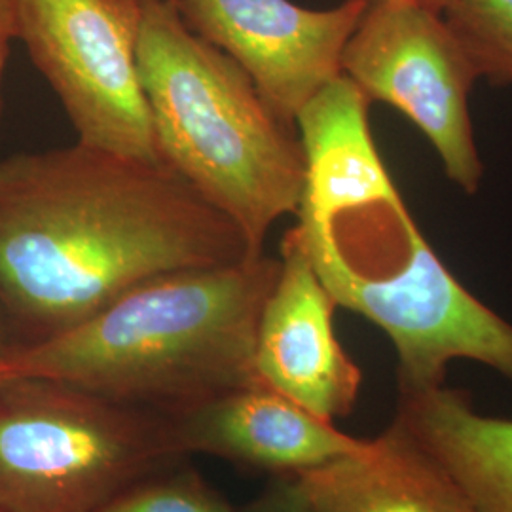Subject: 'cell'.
Here are the masks:
<instances>
[{
	"label": "cell",
	"instance_id": "obj_1",
	"mask_svg": "<svg viewBox=\"0 0 512 512\" xmlns=\"http://www.w3.org/2000/svg\"><path fill=\"white\" fill-rule=\"evenodd\" d=\"M253 255L162 162L78 141L0 158V315L18 344L73 329L152 277Z\"/></svg>",
	"mask_w": 512,
	"mask_h": 512
},
{
	"label": "cell",
	"instance_id": "obj_2",
	"mask_svg": "<svg viewBox=\"0 0 512 512\" xmlns=\"http://www.w3.org/2000/svg\"><path fill=\"white\" fill-rule=\"evenodd\" d=\"M370 101L332 80L296 118L306 181L296 232L334 302L384 330L399 389L444 384L469 359L512 382V325L469 293L423 238L372 137Z\"/></svg>",
	"mask_w": 512,
	"mask_h": 512
},
{
	"label": "cell",
	"instance_id": "obj_3",
	"mask_svg": "<svg viewBox=\"0 0 512 512\" xmlns=\"http://www.w3.org/2000/svg\"><path fill=\"white\" fill-rule=\"evenodd\" d=\"M279 258L152 277L73 329L16 344L4 380H50L175 416L260 382L256 327Z\"/></svg>",
	"mask_w": 512,
	"mask_h": 512
},
{
	"label": "cell",
	"instance_id": "obj_4",
	"mask_svg": "<svg viewBox=\"0 0 512 512\" xmlns=\"http://www.w3.org/2000/svg\"><path fill=\"white\" fill-rule=\"evenodd\" d=\"M137 65L162 164L264 253L270 228L296 215L306 160L234 59L198 37L175 0H143Z\"/></svg>",
	"mask_w": 512,
	"mask_h": 512
},
{
	"label": "cell",
	"instance_id": "obj_5",
	"mask_svg": "<svg viewBox=\"0 0 512 512\" xmlns=\"http://www.w3.org/2000/svg\"><path fill=\"white\" fill-rule=\"evenodd\" d=\"M183 458L171 416L50 380L0 382V511L97 512Z\"/></svg>",
	"mask_w": 512,
	"mask_h": 512
},
{
	"label": "cell",
	"instance_id": "obj_6",
	"mask_svg": "<svg viewBox=\"0 0 512 512\" xmlns=\"http://www.w3.org/2000/svg\"><path fill=\"white\" fill-rule=\"evenodd\" d=\"M16 40L54 90L76 141L160 162L137 44L143 0H8Z\"/></svg>",
	"mask_w": 512,
	"mask_h": 512
},
{
	"label": "cell",
	"instance_id": "obj_7",
	"mask_svg": "<svg viewBox=\"0 0 512 512\" xmlns=\"http://www.w3.org/2000/svg\"><path fill=\"white\" fill-rule=\"evenodd\" d=\"M342 74L368 101L412 120L461 190H478L484 167L469 112L478 74L440 12L418 0H370L342 55Z\"/></svg>",
	"mask_w": 512,
	"mask_h": 512
},
{
	"label": "cell",
	"instance_id": "obj_8",
	"mask_svg": "<svg viewBox=\"0 0 512 512\" xmlns=\"http://www.w3.org/2000/svg\"><path fill=\"white\" fill-rule=\"evenodd\" d=\"M370 0L313 10L293 0H175L184 23L234 59L283 122L342 76V55Z\"/></svg>",
	"mask_w": 512,
	"mask_h": 512
},
{
	"label": "cell",
	"instance_id": "obj_9",
	"mask_svg": "<svg viewBox=\"0 0 512 512\" xmlns=\"http://www.w3.org/2000/svg\"><path fill=\"white\" fill-rule=\"evenodd\" d=\"M336 308L291 228L281 241L279 272L256 327V376L329 421L348 416L363 382L361 368L336 338Z\"/></svg>",
	"mask_w": 512,
	"mask_h": 512
},
{
	"label": "cell",
	"instance_id": "obj_10",
	"mask_svg": "<svg viewBox=\"0 0 512 512\" xmlns=\"http://www.w3.org/2000/svg\"><path fill=\"white\" fill-rule=\"evenodd\" d=\"M184 456L203 454L272 475H300L336 459L365 454L355 439L308 408L256 382L171 416Z\"/></svg>",
	"mask_w": 512,
	"mask_h": 512
},
{
	"label": "cell",
	"instance_id": "obj_11",
	"mask_svg": "<svg viewBox=\"0 0 512 512\" xmlns=\"http://www.w3.org/2000/svg\"><path fill=\"white\" fill-rule=\"evenodd\" d=\"M311 512H475L458 484L393 421L365 454L298 475Z\"/></svg>",
	"mask_w": 512,
	"mask_h": 512
},
{
	"label": "cell",
	"instance_id": "obj_12",
	"mask_svg": "<svg viewBox=\"0 0 512 512\" xmlns=\"http://www.w3.org/2000/svg\"><path fill=\"white\" fill-rule=\"evenodd\" d=\"M395 421L439 463L475 512H512V420L478 414L444 384L399 389Z\"/></svg>",
	"mask_w": 512,
	"mask_h": 512
},
{
	"label": "cell",
	"instance_id": "obj_13",
	"mask_svg": "<svg viewBox=\"0 0 512 512\" xmlns=\"http://www.w3.org/2000/svg\"><path fill=\"white\" fill-rule=\"evenodd\" d=\"M442 16L478 78L512 84V0H454Z\"/></svg>",
	"mask_w": 512,
	"mask_h": 512
},
{
	"label": "cell",
	"instance_id": "obj_14",
	"mask_svg": "<svg viewBox=\"0 0 512 512\" xmlns=\"http://www.w3.org/2000/svg\"><path fill=\"white\" fill-rule=\"evenodd\" d=\"M177 467L135 482L97 512H238L196 471Z\"/></svg>",
	"mask_w": 512,
	"mask_h": 512
},
{
	"label": "cell",
	"instance_id": "obj_15",
	"mask_svg": "<svg viewBox=\"0 0 512 512\" xmlns=\"http://www.w3.org/2000/svg\"><path fill=\"white\" fill-rule=\"evenodd\" d=\"M238 512H311L298 475H272L270 484Z\"/></svg>",
	"mask_w": 512,
	"mask_h": 512
},
{
	"label": "cell",
	"instance_id": "obj_16",
	"mask_svg": "<svg viewBox=\"0 0 512 512\" xmlns=\"http://www.w3.org/2000/svg\"><path fill=\"white\" fill-rule=\"evenodd\" d=\"M16 40L14 31V18L10 10L8 0H0V116H2V84H4V73L10 59V48Z\"/></svg>",
	"mask_w": 512,
	"mask_h": 512
},
{
	"label": "cell",
	"instance_id": "obj_17",
	"mask_svg": "<svg viewBox=\"0 0 512 512\" xmlns=\"http://www.w3.org/2000/svg\"><path fill=\"white\" fill-rule=\"evenodd\" d=\"M14 344H16V342H14V336H12V332L8 329V325H6L4 317L0 315V366L4 363V359H6L8 351L12 349Z\"/></svg>",
	"mask_w": 512,
	"mask_h": 512
},
{
	"label": "cell",
	"instance_id": "obj_18",
	"mask_svg": "<svg viewBox=\"0 0 512 512\" xmlns=\"http://www.w3.org/2000/svg\"><path fill=\"white\" fill-rule=\"evenodd\" d=\"M421 4H425V6H429L431 10H435V12H440V14H444V10L454 2V0H418Z\"/></svg>",
	"mask_w": 512,
	"mask_h": 512
},
{
	"label": "cell",
	"instance_id": "obj_19",
	"mask_svg": "<svg viewBox=\"0 0 512 512\" xmlns=\"http://www.w3.org/2000/svg\"><path fill=\"white\" fill-rule=\"evenodd\" d=\"M0 512H4V511H0Z\"/></svg>",
	"mask_w": 512,
	"mask_h": 512
}]
</instances>
